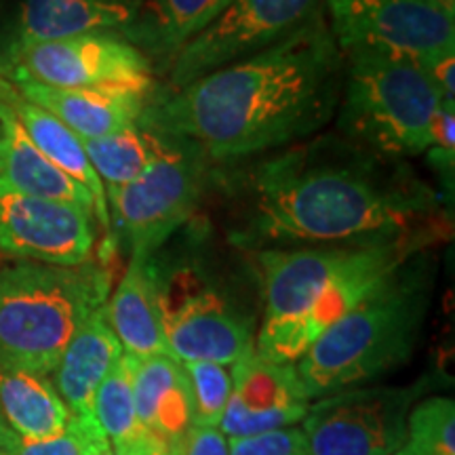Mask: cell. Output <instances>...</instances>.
Listing matches in <instances>:
<instances>
[{
	"label": "cell",
	"mask_w": 455,
	"mask_h": 455,
	"mask_svg": "<svg viewBox=\"0 0 455 455\" xmlns=\"http://www.w3.org/2000/svg\"><path fill=\"white\" fill-rule=\"evenodd\" d=\"M241 180V215L230 238L243 249L316 247L436 230V192L407 163L373 155L339 133L284 148Z\"/></svg>",
	"instance_id": "1"
},
{
	"label": "cell",
	"mask_w": 455,
	"mask_h": 455,
	"mask_svg": "<svg viewBox=\"0 0 455 455\" xmlns=\"http://www.w3.org/2000/svg\"><path fill=\"white\" fill-rule=\"evenodd\" d=\"M13 83L60 89H123L155 95L156 68L144 51L116 32H87L15 47L9 53Z\"/></svg>",
	"instance_id": "7"
},
{
	"label": "cell",
	"mask_w": 455,
	"mask_h": 455,
	"mask_svg": "<svg viewBox=\"0 0 455 455\" xmlns=\"http://www.w3.org/2000/svg\"><path fill=\"white\" fill-rule=\"evenodd\" d=\"M110 270L95 261L0 266V363L49 378L76 329L110 298Z\"/></svg>",
	"instance_id": "4"
},
{
	"label": "cell",
	"mask_w": 455,
	"mask_h": 455,
	"mask_svg": "<svg viewBox=\"0 0 455 455\" xmlns=\"http://www.w3.org/2000/svg\"><path fill=\"white\" fill-rule=\"evenodd\" d=\"M91 455H114V453H112L110 445H108V447H101V449H98V451H95V453H91Z\"/></svg>",
	"instance_id": "37"
},
{
	"label": "cell",
	"mask_w": 455,
	"mask_h": 455,
	"mask_svg": "<svg viewBox=\"0 0 455 455\" xmlns=\"http://www.w3.org/2000/svg\"><path fill=\"white\" fill-rule=\"evenodd\" d=\"M11 435H13V430L9 428V424L4 422V418H3V413H0V451H3L4 449V445H7L9 443V439H11Z\"/></svg>",
	"instance_id": "33"
},
{
	"label": "cell",
	"mask_w": 455,
	"mask_h": 455,
	"mask_svg": "<svg viewBox=\"0 0 455 455\" xmlns=\"http://www.w3.org/2000/svg\"><path fill=\"white\" fill-rule=\"evenodd\" d=\"M418 66L422 68L432 87L439 91L441 98L455 104V47L426 57Z\"/></svg>",
	"instance_id": "31"
},
{
	"label": "cell",
	"mask_w": 455,
	"mask_h": 455,
	"mask_svg": "<svg viewBox=\"0 0 455 455\" xmlns=\"http://www.w3.org/2000/svg\"><path fill=\"white\" fill-rule=\"evenodd\" d=\"M430 266L419 253L341 316L293 363L306 395L356 388L413 355L430 304Z\"/></svg>",
	"instance_id": "3"
},
{
	"label": "cell",
	"mask_w": 455,
	"mask_h": 455,
	"mask_svg": "<svg viewBox=\"0 0 455 455\" xmlns=\"http://www.w3.org/2000/svg\"><path fill=\"white\" fill-rule=\"evenodd\" d=\"M93 413L114 455H158L167 443L140 422L127 355L118 358L95 395Z\"/></svg>",
	"instance_id": "23"
},
{
	"label": "cell",
	"mask_w": 455,
	"mask_h": 455,
	"mask_svg": "<svg viewBox=\"0 0 455 455\" xmlns=\"http://www.w3.org/2000/svg\"><path fill=\"white\" fill-rule=\"evenodd\" d=\"M341 53L373 51L415 64L455 47V13L430 0H325Z\"/></svg>",
	"instance_id": "11"
},
{
	"label": "cell",
	"mask_w": 455,
	"mask_h": 455,
	"mask_svg": "<svg viewBox=\"0 0 455 455\" xmlns=\"http://www.w3.org/2000/svg\"><path fill=\"white\" fill-rule=\"evenodd\" d=\"M123 355V346L108 321L104 304L76 329L51 373L57 395L72 418L98 422L93 413L95 395Z\"/></svg>",
	"instance_id": "15"
},
{
	"label": "cell",
	"mask_w": 455,
	"mask_h": 455,
	"mask_svg": "<svg viewBox=\"0 0 455 455\" xmlns=\"http://www.w3.org/2000/svg\"><path fill=\"white\" fill-rule=\"evenodd\" d=\"M390 455H413L411 451H409V449L407 447H403V449H398V451L396 453H390Z\"/></svg>",
	"instance_id": "38"
},
{
	"label": "cell",
	"mask_w": 455,
	"mask_h": 455,
	"mask_svg": "<svg viewBox=\"0 0 455 455\" xmlns=\"http://www.w3.org/2000/svg\"><path fill=\"white\" fill-rule=\"evenodd\" d=\"M104 430L100 428L98 422H81L72 418L68 422L66 430L61 435L51 436L44 441H30L20 435H11L7 445H4V455H91L101 447H108Z\"/></svg>",
	"instance_id": "27"
},
{
	"label": "cell",
	"mask_w": 455,
	"mask_h": 455,
	"mask_svg": "<svg viewBox=\"0 0 455 455\" xmlns=\"http://www.w3.org/2000/svg\"><path fill=\"white\" fill-rule=\"evenodd\" d=\"M127 358L140 422L164 443L178 441L195 418L190 379L181 361L171 355Z\"/></svg>",
	"instance_id": "17"
},
{
	"label": "cell",
	"mask_w": 455,
	"mask_h": 455,
	"mask_svg": "<svg viewBox=\"0 0 455 455\" xmlns=\"http://www.w3.org/2000/svg\"><path fill=\"white\" fill-rule=\"evenodd\" d=\"M146 0H24L15 47L57 41L87 32H116L127 38Z\"/></svg>",
	"instance_id": "16"
},
{
	"label": "cell",
	"mask_w": 455,
	"mask_h": 455,
	"mask_svg": "<svg viewBox=\"0 0 455 455\" xmlns=\"http://www.w3.org/2000/svg\"><path fill=\"white\" fill-rule=\"evenodd\" d=\"M13 91H15V83H13V72H11L9 57L0 53V101L7 100Z\"/></svg>",
	"instance_id": "32"
},
{
	"label": "cell",
	"mask_w": 455,
	"mask_h": 455,
	"mask_svg": "<svg viewBox=\"0 0 455 455\" xmlns=\"http://www.w3.org/2000/svg\"><path fill=\"white\" fill-rule=\"evenodd\" d=\"M106 315L124 355L140 358L171 355L152 258H129L127 272L106 301Z\"/></svg>",
	"instance_id": "18"
},
{
	"label": "cell",
	"mask_w": 455,
	"mask_h": 455,
	"mask_svg": "<svg viewBox=\"0 0 455 455\" xmlns=\"http://www.w3.org/2000/svg\"><path fill=\"white\" fill-rule=\"evenodd\" d=\"M346 81L325 9L283 41L175 91H155L140 127L236 163L308 140L338 112Z\"/></svg>",
	"instance_id": "2"
},
{
	"label": "cell",
	"mask_w": 455,
	"mask_h": 455,
	"mask_svg": "<svg viewBox=\"0 0 455 455\" xmlns=\"http://www.w3.org/2000/svg\"><path fill=\"white\" fill-rule=\"evenodd\" d=\"M0 455H4V453H3V451H0Z\"/></svg>",
	"instance_id": "39"
},
{
	"label": "cell",
	"mask_w": 455,
	"mask_h": 455,
	"mask_svg": "<svg viewBox=\"0 0 455 455\" xmlns=\"http://www.w3.org/2000/svg\"><path fill=\"white\" fill-rule=\"evenodd\" d=\"M156 287L164 338L178 361L232 367L255 350L249 318L195 268H180L163 281L156 276Z\"/></svg>",
	"instance_id": "10"
},
{
	"label": "cell",
	"mask_w": 455,
	"mask_h": 455,
	"mask_svg": "<svg viewBox=\"0 0 455 455\" xmlns=\"http://www.w3.org/2000/svg\"><path fill=\"white\" fill-rule=\"evenodd\" d=\"M228 3H230V0H218V7H215V11H213V17H218L221 11L228 7Z\"/></svg>",
	"instance_id": "35"
},
{
	"label": "cell",
	"mask_w": 455,
	"mask_h": 455,
	"mask_svg": "<svg viewBox=\"0 0 455 455\" xmlns=\"http://www.w3.org/2000/svg\"><path fill=\"white\" fill-rule=\"evenodd\" d=\"M344 57L346 81L338 106L341 138L390 161L426 155L436 110L445 100L422 68L373 51H350Z\"/></svg>",
	"instance_id": "5"
},
{
	"label": "cell",
	"mask_w": 455,
	"mask_h": 455,
	"mask_svg": "<svg viewBox=\"0 0 455 455\" xmlns=\"http://www.w3.org/2000/svg\"><path fill=\"white\" fill-rule=\"evenodd\" d=\"M430 163L439 169L443 180H453L455 167V104L443 101L432 124V144L428 150Z\"/></svg>",
	"instance_id": "29"
},
{
	"label": "cell",
	"mask_w": 455,
	"mask_h": 455,
	"mask_svg": "<svg viewBox=\"0 0 455 455\" xmlns=\"http://www.w3.org/2000/svg\"><path fill=\"white\" fill-rule=\"evenodd\" d=\"M98 241L95 218L72 203L15 190L0 180V253L53 266L91 261Z\"/></svg>",
	"instance_id": "12"
},
{
	"label": "cell",
	"mask_w": 455,
	"mask_h": 455,
	"mask_svg": "<svg viewBox=\"0 0 455 455\" xmlns=\"http://www.w3.org/2000/svg\"><path fill=\"white\" fill-rule=\"evenodd\" d=\"M228 455H306L304 432L299 426H289V428L230 439Z\"/></svg>",
	"instance_id": "28"
},
{
	"label": "cell",
	"mask_w": 455,
	"mask_h": 455,
	"mask_svg": "<svg viewBox=\"0 0 455 455\" xmlns=\"http://www.w3.org/2000/svg\"><path fill=\"white\" fill-rule=\"evenodd\" d=\"M430 3L439 4L441 9L449 11V13H455V0H430Z\"/></svg>",
	"instance_id": "34"
},
{
	"label": "cell",
	"mask_w": 455,
	"mask_h": 455,
	"mask_svg": "<svg viewBox=\"0 0 455 455\" xmlns=\"http://www.w3.org/2000/svg\"><path fill=\"white\" fill-rule=\"evenodd\" d=\"M232 392L220 430L230 439L298 426L306 418V395L293 363H275L251 350L232 365Z\"/></svg>",
	"instance_id": "13"
},
{
	"label": "cell",
	"mask_w": 455,
	"mask_h": 455,
	"mask_svg": "<svg viewBox=\"0 0 455 455\" xmlns=\"http://www.w3.org/2000/svg\"><path fill=\"white\" fill-rule=\"evenodd\" d=\"M175 455H228V439L220 428L192 426L178 441H171Z\"/></svg>",
	"instance_id": "30"
},
{
	"label": "cell",
	"mask_w": 455,
	"mask_h": 455,
	"mask_svg": "<svg viewBox=\"0 0 455 455\" xmlns=\"http://www.w3.org/2000/svg\"><path fill=\"white\" fill-rule=\"evenodd\" d=\"M422 382L348 388L310 403L301 419L306 455H390L407 443V418Z\"/></svg>",
	"instance_id": "8"
},
{
	"label": "cell",
	"mask_w": 455,
	"mask_h": 455,
	"mask_svg": "<svg viewBox=\"0 0 455 455\" xmlns=\"http://www.w3.org/2000/svg\"><path fill=\"white\" fill-rule=\"evenodd\" d=\"M81 141L104 188L138 180L155 161L158 150V135L140 124L121 133Z\"/></svg>",
	"instance_id": "24"
},
{
	"label": "cell",
	"mask_w": 455,
	"mask_h": 455,
	"mask_svg": "<svg viewBox=\"0 0 455 455\" xmlns=\"http://www.w3.org/2000/svg\"><path fill=\"white\" fill-rule=\"evenodd\" d=\"M212 173V163L195 148L158 135L156 156L144 175L106 188L112 226L121 230L131 258H152L190 220Z\"/></svg>",
	"instance_id": "6"
},
{
	"label": "cell",
	"mask_w": 455,
	"mask_h": 455,
	"mask_svg": "<svg viewBox=\"0 0 455 455\" xmlns=\"http://www.w3.org/2000/svg\"><path fill=\"white\" fill-rule=\"evenodd\" d=\"M181 365L186 369L192 388V405H195L192 426L220 428L232 392L230 369L209 361H192L181 363Z\"/></svg>",
	"instance_id": "26"
},
{
	"label": "cell",
	"mask_w": 455,
	"mask_h": 455,
	"mask_svg": "<svg viewBox=\"0 0 455 455\" xmlns=\"http://www.w3.org/2000/svg\"><path fill=\"white\" fill-rule=\"evenodd\" d=\"M218 0H146L127 41L155 61L171 66L180 49L213 20Z\"/></svg>",
	"instance_id": "22"
},
{
	"label": "cell",
	"mask_w": 455,
	"mask_h": 455,
	"mask_svg": "<svg viewBox=\"0 0 455 455\" xmlns=\"http://www.w3.org/2000/svg\"><path fill=\"white\" fill-rule=\"evenodd\" d=\"M325 7V0H230L188 41L156 91H175L283 41Z\"/></svg>",
	"instance_id": "9"
},
{
	"label": "cell",
	"mask_w": 455,
	"mask_h": 455,
	"mask_svg": "<svg viewBox=\"0 0 455 455\" xmlns=\"http://www.w3.org/2000/svg\"><path fill=\"white\" fill-rule=\"evenodd\" d=\"M15 89L24 100L53 114L81 140L138 127L152 98L123 89H60L38 83H15Z\"/></svg>",
	"instance_id": "14"
},
{
	"label": "cell",
	"mask_w": 455,
	"mask_h": 455,
	"mask_svg": "<svg viewBox=\"0 0 455 455\" xmlns=\"http://www.w3.org/2000/svg\"><path fill=\"white\" fill-rule=\"evenodd\" d=\"M4 104L15 112V116L20 118L21 127L28 133V138L43 152L44 158H49L57 169L70 175L74 181H78L89 192L95 203V221L104 230H110L112 220L110 209H108L106 188L98 178V173H95L93 164H91L87 152H84L81 138L74 131L68 129L64 123L57 121L53 114H49L43 108L34 106L32 101L21 98L17 93V89L4 100Z\"/></svg>",
	"instance_id": "20"
},
{
	"label": "cell",
	"mask_w": 455,
	"mask_h": 455,
	"mask_svg": "<svg viewBox=\"0 0 455 455\" xmlns=\"http://www.w3.org/2000/svg\"><path fill=\"white\" fill-rule=\"evenodd\" d=\"M0 180L26 195L72 203L95 213L89 192L44 158L4 101H0Z\"/></svg>",
	"instance_id": "19"
},
{
	"label": "cell",
	"mask_w": 455,
	"mask_h": 455,
	"mask_svg": "<svg viewBox=\"0 0 455 455\" xmlns=\"http://www.w3.org/2000/svg\"><path fill=\"white\" fill-rule=\"evenodd\" d=\"M405 447L413 455H455V405L447 396L415 403L407 418Z\"/></svg>",
	"instance_id": "25"
},
{
	"label": "cell",
	"mask_w": 455,
	"mask_h": 455,
	"mask_svg": "<svg viewBox=\"0 0 455 455\" xmlns=\"http://www.w3.org/2000/svg\"><path fill=\"white\" fill-rule=\"evenodd\" d=\"M0 413L15 435L44 441L61 435L70 411L47 375L0 363Z\"/></svg>",
	"instance_id": "21"
},
{
	"label": "cell",
	"mask_w": 455,
	"mask_h": 455,
	"mask_svg": "<svg viewBox=\"0 0 455 455\" xmlns=\"http://www.w3.org/2000/svg\"><path fill=\"white\" fill-rule=\"evenodd\" d=\"M158 455H175V449H173V445H171V443H167V445H164V449Z\"/></svg>",
	"instance_id": "36"
}]
</instances>
